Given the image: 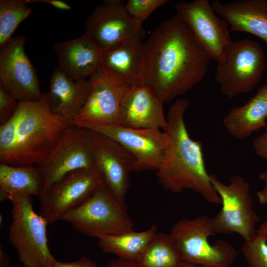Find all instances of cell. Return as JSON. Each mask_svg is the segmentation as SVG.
<instances>
[{
    "label": "cell",
    "instance_id": "1",
    "mask_svg": "<svg viewBox=\"0 0 267 267\" xmlns=\"http://www.w3.org/2000/svg\"><path fill=\"white\" fill-rule=\"evenodd\" d=\"M142 84L163 103L202 81L212 60L189 27L176 15L159 25L142 42Z\"/></svg>",
    "mask_w": 267,
    "mask_h": 267
},
{
    "label": "cell",
    "instance_id": "2",
    "mask_svg": "<svg viewBox=\"0 0 267 267\" xmlns=\"http://www.w3.org/2000/svg\"><path fill=\"white\" fill-rule=\"evenodd\" d=\"M51 110L48 93L35 101H22L0 126V162L22 167L41 165L70 124Z\"/></svg>",
    "mask_w": 267,
    "mask_h": 267
},
{
    "label": "cell",
    "instance_id": "3",
    "mask_svg": "<svg viewBox=\"0 0 267 267\" xmlns=\"http://www.w3.org/2000/svg\"><path fill=\"white\" fill-rule=\"evenodd\" d=\"M189 105L187 99L178 98L169 109L163 130L169 137V144L157 171L158 180L166 190L180 193L191 190L207 202L218 205L221 199L206 170L202 142L190 137L184 123Z\"/></svg>",
    "mask_w": 267,
    "mask_h": 267
},
{
    "label": "cell",
    "instance_id": "4",
    "mask_svg": "<svg viewBox=\"0 0 267 267\" xmlns=\"http://www.w3.org/2000/svg\"><path fill=\"white\" fill-rule=\"evenodd\" d=\"M32 195L16 193L12 204L9 240L23 267H52L56 260L48 246L46 221L33 209Z\"/></svg>",
    "mask_w": 267,
    "mask_h": 267
},
{
    "label": "cell",
    "instance_id": "5",
    "mask_svg": "<svg viewBox=\"0 0 267 267\" xmlns=\"http://www.w3.org/2000/svg\"><path fill=\"white\" fill-rule=\"evenodd\" d=\"M60 221L69 223L77 231L97 238L132 231L134 228L125 203L116 198L103 181L87 200Z\"/></svg>",
    "mask_w": 267,
    "mask_h": 267
},
{
    "label": "cell",
    "instance_id": "6",
    "mask_svg": "<svg viewBox=\"0 0 267 267\" xmlns=\"http://www.w3.org/2000/svg\"><path fill=\"white\" fill-rule=\"evenodd\" d=\"M170 233L185 263L203 267H230L237 257L235 249L228 242L209 243V238L216 233L208 216L180 219Z\"/></svg>",
    "mask_w": 267,
    "mask_h": 267
},
{
    "label": "cell",
    "instance_id": "7",
    "mask_svg": "<svg viewBox=\"0 0 267 267\" xmlns=\"http://www.w3.org/2000/svg\"><path fill=\"white\" fill-rule=\"evenodd\" d=\"M266 57L259 43L248 39L232 42L218 63L215 76L228 99L253 90L266 70Z\"/></svg>",
    "mask_w": 267,
    "mask_h": 267
},
{
    "label": "cell",
    "instance_id": "8",
    "mask_svg": "<svg viewBox=\"0 0 267 267\" xmlns=\"http://www.w3.org/2000/svg\"><path fill=\"white\" fill-rule=\"evenodd\" d=\"M210 179L222 204L221 210L211 218L216 233H235L244 241L254 238L260 218L253 208L249 183L238 175L232 176L228 184L221 182L213 174H210Z\"/></svg>",
    "mask_w": 267,
    "mask_h": 267
},
{
    "label": "cell",
    "instance_id": "9",
    "mask_svg": "<svg viewBox=\"0 0 267 267\" xmlns=\"http://www.w3.org/2000/svg\"><path fill=\"white\" fill-rule=\"evenodd\" d=\"M115 140L134 157L133 171H157L163 160L169 137L158 129H136L115 123L75 120L70 122Z\"/></svg>",
    "mask_w": 267,
    "mask_h": 267
},
{
    "label": "cell",
    "instance_id": "10",
    "mask_svg": "<svg viewBox=\"0 0 267 267\" xmlns=\"http://www.w3.org/2000/svg\"><path fill=\"white\" fill-rule=\"evenodd\" d=\"M38 167L43 184L40 197L67 174L79 169H95L89 130L70 123L62 131L46 158Z\"/></svg>",
    "mask_w": 267,
    "mask_h": 267
},
{
    "label": "cell",
    "instance_id": "11",
    "mask_svg": "<svg viewBox=\"0 0 267 267\" xmlns=\"http://www.w3.org/2000/svg\"><path fill=\"white\" fill-rule=\"evenodd\" d=\"M102 181L95 169H79L67 174L39 198L40 214L48 224L59 221L87 200Z\"/></svg>",
    "mask_w": 267,
    "mask_h": 267
},
{
    "label": "cell",
    "instance_id": "12",
    "mask_svg": "<svg viewBox=\"0 0 267 267\" xmlns=\"http://www.w3.org/2000/svg\"><path fill=\"white\" fill-rule=\"evenodd\" d=\"M24 35L0 47V85L17 101H35L42 93L36 71L24 50Z\"/></svg>",
    "mask_w": 267,
    "mask_h": 267
},
{
    "label": "cell",
    "instance_id": "13",
    "mask_svg": "<svg viewBox=\"0 0 267 267\" xmlns=\"http://www.w3.org/2000/svg\"><path fill=\"white\" fill-rule=\"evenodd\" d=\"M175 8L176 16L187 24L212 60L218 63L233 42L227 22L208 0L179 2Z\"/></svg>",
    "mask_w": 267,
    "mask_h": 267
},
{
    "label": "cell",
    "instance_id": "14",
    "mask_svg": "<svg viewBox=\"0 0 267 267\" xmlns=\"http://www.w3.org/2000/svg\"><path fill=\"white\" fill-rule=\"evenodd\" d=\"M85 33L106 50L132 39H141L142 23L133 18L119 0L96 5L85 22Z\"/></svg>",
    "mask_w": 267,
    "mask_h": 267
},
{
    "label": "cell",
    "instance_id": "15",
    "mask_svg": "<svg viewBox=\"0 0 267 267\" xmlns=\"http://www.w3.org/2000/svg\"><path fill=\"white\" fill-rule=\"evenodd\" d=\"M94 168L103 182L119 201L125 203L133 171L134 156L115 140L89 130Z\"/></svg>",
    "mask_w": 267,
    "mask_h": 267
},
{
    "label": "cell",
    "instance_id": "16",
    "mask_svg": "<svg viewBox=\"0 0 267 267\" xmlns=\"http://www.w3.org/2000/svg\"><path fill=\"white\" fill-rule=\"evenodd\" d=\"M89 80L92 86L90 94L75 120L117 124L122 100L132 85L102 64Z\"/></svg>",
    "mask_w": 267,
    "mask_h": 267
},
{
    "label": "cell",
    "instance_id": "17",
    "mask_svg": "<svg viewBox=\"0 0 267 267\" xmlns=\"http://www.w3.org/2000/svg\"><path fill=\"white\" fill-rule=\"evenodd\" d=\"M163 102L149 87H132L122 100L118 124L136 129L164 130L167 124Z\"/></svg>",
    "mask_w": 267,
    "mask_h": 267
},
{
    "label": "cell",
    "instance_id": "18",
    "mask_svg": "<svg viewBox=\"0 0 267 267\" xmlns=\"http://www.w3.org/2000/svg\"><path fill=\"white\" fill-rule=\"evenodd\" d=\"M58 68L69 78L86 80L101 65L103 50L88 34L56 44L53 46Z\"/></svg>",
    "mask_w": 267,
    "mask_h": 267
},
{
    "label": "cell",
    "instance_id": "19",
    "mask_svg": "<svg viewBox=\"0 0 267 267\" xmlns=\"http://www.w3.org/2000/svg\"><path fill=\"white\" fill-rule=\"evenodd\" d=\"M216 13L225 20L230 32H242L255 35L267 44V1L239 0L222 2L213 1Z\"/></svg>",
    "mask_w": 267,
    "mask_h": 267
},
{
    "label": "cell",
    "instance_id": "20",
    "mask_svg": "<svg viewBox=\"0 0 267 267\" xmlns=\"http://www.w3.org/2000/svg\"><path fill=\"white\" fill-rule=\"evenodd\" d=\"M91 87L89 80H72L56 68L50 76L48 92L52 111L70 123L84 108Z\"/></svg>",
    "mask_w": 267,
    "mask_h": 267
},
{
    "label": "cell",
    "instance_id": "21",
    "mask_svg": "<svg viewBox=\"0 0 267 267\" xmlns=\"http://www.w3.org/2000/svg\"><path fill=\"white\" fill-rule=\"evenodd\" d=\"M267 84L260 87L244 105L232 108L223 124L233 137L243 140L267 125Z\"/></svg>",
    "mask_w": 267,
    "mask_h": 267
},
{
    "label": "cell",
    "instance_id": "22",
    "mask_svg": "<svg viewBox=\"0 0 267 267\" xmlns=\"http://www.w3.org/2000/svg\"><path fill=\"white\" fill-rule=\"evenodd\" d=\"M142 42L138 39H130L104 50L101 64L126 79L133 87L142 85Z\"/></svg>",
    "mask_w": 267,
    "mask_h": 267
},
{
    "label": "cell",
    "instance_id": "23",
    "mask_svg": "<svg viewBox=\"0 0 267 267\" xmlns=\"http://www.w3.org/2000/svg\"><path fill=\"white\" fill-rule=\"evenodd\" d=\"M158 230L157 225L154 224L142 231L133 230L103 236L97 238L98 245L105 253L114 254L119 258L137 262L158 233Z\"/></svg>",
    "mask_w": 267,
    "mask_h": 267
},
{
    "label": "cell",
    "instance_id": "24",
    "mask_svg": "<svg viewBox=\"0 0 267 267\" xmlns=\"http://www.w3.org/2000/svg\"><path fill=\"white\" fill-rule=\"evenodd\" d=\"M43 181L38 167H17L0 164V201L8 200L16 193H25L40 197Z\"/></svg>",
    "mask_w": 267,
    "mask_h": 267
},
{
    "label": "cell",
    "instance_id": "25",
    "mask_svg": "<svg viewBox=\"0 0 267 267\" xmlns=\"http://www.w3.org/2000/svg\"><path fill=\"white\" fill-rule=\"evenodd\" d=\"M140 267H183V261L170 234L158 232L137 262Z\"/></svg>",
    "mask_w": 267,
    "mask_h": 267
},
{
    "label": "cell",
    "instance_id": "26",
    "mask_svg": "<svg viewBox=\"0 0 267 267\" xmlns=\"http://www.w3.org/2000/svg\"><path fill=\"white\" fill-rule=\"evenodd\" d=\"M27 0H0V47L12 38L19 24L33 11Z\"/></svg>",
    "mask_w": 267,
    "mask_h": 267
},
{
    "label": "cell",
    "instance_id": "27",
    "mask_svg": "<svg viewBox=\"0 0 267 267\" xmlns=\"http://www.w3.org/2000/svg\"><path fill=\"white\" fill-rule=\"evenodd\" d=\"M241 251L249 267H267V243L263 236L256 234L244 241Z\"/></svg>",
    "mask_w": 267,
    "mask_h": 267
},
{
    "label": "cell",
    "instance_id": "28",
    "mask_svg": "<svg viewBox=\"0 0 267 267\" xmlns=\"http://www.w3.org/2000/svg\"><path fill=\"white\" fill-rule=\"evenodd\" d=\"M168 1V0H128L125 5L129 14L142 23L155 9Z\"/></svg>",
    "mask_w": 267,
    "mask_h": 267
},
{
    "label": "cell",
    "instance_id": "29",
    "mask_svg": "<svg viewBox=\"0 0 267 267\" xmlns=\"http://www.w3.org/2000/svg\"><path fill=\"white\" fill-rule=\"evenodd\" d=\"M19 102L0 85V124L7 121L15 113Z\"/></svg>",
    "mask_w": 267,
    "mask_h": 267
},
{
    "label": "cell",
    "instance_id": "30",
    "mask_svg": "<svg viewBox=\"0 0 267 267\" xmlns=\"http://www.w3.org/2000/svg\"><path fill=\"white\" fill-rule=\"evenodd\" d=\"M253 145L256 154L259 157L267 160V125L266 131L254 139Z\"/></svg>",
    "mask_w": 267,
    "mask_h": 267
},
{
    "label": "cell",
    "instance_id": "31",
    "mask_svg": "<svg viewBox=\"0 0 267 267\" xmlns=\"http://www.w3.org/2000/svg\"><path fill=\"white\" fill-rule=\"evenodd\" d=\"M52 267H99L95 263L92 261L89 258L85 256L80 257L78 260L62 262L56 260L54 262Z\"/></svg>",
    "mask_w": 267,
    "mask_h": 267
},
{
    "label": "cell",
    "instance_id": "32",
    "mask_svg": "<svg viewBox=\"0 0 267 267\" xmlns=\"http://www.w3.org/2000/svg\"><path fill=\"white\" fill-rule=\"evenodd\" d=\"M259 178L264 183L263 188L257 192L256 194L259 203L262 205H267V171L261 173Z\"/></svg>",
    "mask_w": 267,
    "mask_h": 267
},
{
    "label": "cell",
    "instance_id": "33",
    "mask_svg": "<svg viewBox=\"0 0 267 267\" xmlns=\"http://www.w3.org/2000/svg\"><path fill=\"white\" fill-rule=\"evenodd\" d=\"M107 267H140L137 262L117 258L110 261Z\"/></svg>",
    "mask_w": 267,
    "mask_h": 267
},
{
    "label": "cell",
    "instance_id": "34",
    "mask_svg": "<svg viewBox=\"0 0 267 267\" xmlns=\"http://www.w3.org/2000/svg\"><path fill=\"white\" fill-rule=\"evenodd\" d=\"M28 3L35 2H40L46 3L52 6L62 10H70L71 7L66 2L60 0H27Z\"/></svg>",
    "mask_w": 267,
    "mask_h": 267
},
{
    "label": "cell",
    "instance_id": "35",
    "mask_svg": "<svg viewBox=\"0 0 267 267\" xmlns=\"http://www.w3.org/2000/svg\"><path fill=\"white\" fill-rule=\"evenodd\" d=\"M9 258L4 252L2 246H0V267H7L9 264Z\"/></svg>",
    "mask_w": 267,
    "mask_h": 267
},
{
    "label": "cell",
    "instance_id": "36",
    "mask_svg": "<svg viewBox=\"0 0 267 267\" xmlns=\"http://www.w3.org/2000/svg\"><path fill=\"white\" fill-rule=\"evenodd\" d=\"M256 234L263 236L267 243V220L260 225L257 229Z\"/></svg>",
    "mask_w": 267,
    "mask_h": 267
},
{
    "label": "cell",
    "instance_id": "37",
    "mask_svg": "<svg viewBox=\"0 0 267 267\" xmlns=\"http://www.w3.org/2000/svg\"><path fill=\"white\" fill-rule=\"evenodd\" d=\"M183 267H202V266H196V265L189 264L185 263L184 262H183Z\"/></svg>",
    "mask_w": 267,
    "mask_h": 267
}]
</instances>
